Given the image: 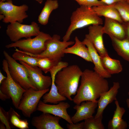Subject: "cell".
Masks as SVG:
<instances>
[{"label": "cell", "instance_id": "obj_1", "mask_svg": "<svg viewBox=\"0 0 129 129\" xmlns=\"http://www.w3.org/2000/svg\"><path fill=\"white\" fill-rule=\"evenodd\" d=\"M81 78L80 85L72 101L76 104L80 105L86 101L97 102V99L101 95L109 90L107 80L94 70H85Z\"/></svg>", "mask_w": 129, "mask_h": 129}, {"label": "cell", "instance_id": "obj_2", "mask_svg": "<svg viewBox=\"0 0 129 129\" xmlns=\"http://www.w3.org/2000/svg\"><path fill=\"white\" fill-rule=\"evenodd\" d=\"M82 72L76 64L68 66L58 71L55 82L59 93L73 101L71 96L76 94Z\"/></svg>", "mask_w": 129, "mask_h": 129}, {"label": "cell", "instance_id": "obj_3", "mask_svg": "<svg viewBox=\"0 0 129 129\" xmlns=\"http://www.w3.org/2000/svg\"><path fill=\"white\" fill-rule=\"evenodd\" d=\"M102 19L95 12L92 7L80 6L72 13L70 23L63 38V41H68L75 30L92 25L103 24Z\"/></svg>", "mask_w": 129, "mask_h": 129}, {"label": "cell", "instance_id": "obj_4", "mask_svg": "<svg viewBox=\"0 0 129 129\" xmlns=\"http://www.w3.org/2000/svg\"><path fill=\"white\" fill-rule=\"evenodd\" d=\"M60 36L57 34L54 35L52 38L47 40L45 43V49L41 53L34 54L22 50L24 53L32 57L37 58L46 57L59 62L61 61L64 56L63 50L70 45L74 44L73 41L66 42L60 41Z\"/></svg>", "mask_w": 129, "mask_h": 129}, {"label": "cell", "instance_id": "obj_5", "mask_svg": "<svg viewBox=\"0 0 129 129\" xmlns=\"http://www.w3.org/2000/svg\"><path fill=\"white\" fill-rule=\"evenodd\" d=\"M52 37L49 34L40 31L34 38L21 39L6 45L5 47L7 48L18 47L20 50L26 52L34 54H39L45 50L46 41Z\"/></svg>", "mask_w": 129, "mask_h": 129}, {"label": "cell", "instance_id": "obj_6", "mask_svg": "<svg viewBox=\"0 0 129 129\" xmlns=\"http://www.w3.org/2000/svg\"><path fill=\"white\" fill-rule=\"evenodd\" d=\"M2 69L5 72L6 78L0 84V90L11 98L13 105L17 109L22 95L26 90L15 81L11 76L8 62L5 59L2 61Z\"/></svg>", "mask_w": 129, "mask_h": 129}, {"label": "cell", "instance_id": "obj_7", "mask_svg": "<svg viewBox=\"0 0 129 129\" xmlns=\"http://www.w3.org/2000/svg\"><path fill=\"white\" fill-rule=\"evenodd\" d=\"M0 1V14L3 15V22L6 23L18 22L22 23L23 20L28 17L26 12L29 8L25 4L20 6L13 4L12 0Z\"/></svg>", "mask_w": 129, "mask_h": 129}, {"label": "cell", "instance_id": "obj_8", "mask_svg": "<svg viewBox=\"0 0 129 129\" xmlns=\"http://www.w3.org/2000/svg\"><path fill=\"white\" fill-rule=\"evenodd\" d=\"M3 53L8 62L10 74L13 80L26 90L32 88L37 90L30 81L26 67L17 62L6 51H4Z\"/></svg>", "mask_w": 129, "mask_h": 129}, {"label": "cell", "instance_id": "obj_9", "mask_svg": "<svg viewBox=\"0 0 129 129\" xmlns=\"http://www.w3.org/2000/svg\"><path fill=\"white\" fill-rule=\"evenodd\" d=\"M40 30L38 25L35 22H32L30 25L16 22L7 25L6 32L10 40L14 42L22 38H27L36 36L40 32Z\"/></svg>", "mask_w": 129, "mask_h": 129}, {"label": "cell", "instance_id": "obj_10", "mask_svg": "<svg viewBox=\"0 0 129 129\" xmlns=\"http://www.w3.org/2000/svg\"><path fill=\"white\" fill-rule=\"evenodd\" d=\"M49 90H36L32 88L26 89L23 93L18 108L25 117L29 118L36 111L41 97Z\"/></svg>", "mask_w": 129, "mask_h": 129}, {"label": "cell", "instance_id": "obj_11", "mask_svg": "<svg viewBox=\"0 0 129 129\" xmlns=\"http://www.w3.org/2000/svg\"><path fill=\"white\" fill-rule=\"evenodd\" d=\"M20 62L27 69L29 79L32 85L37 90L47 89L51 86L52 79L51 76L44 75L43 71L38 67L32 66L22 61Z\"/></svg>", "mask_w": 129, "mask_h": 129}, {"label": "cell", "instance_id": "obj_12", "mask_svg": "<svg viewBox=\"0 0 129 129\" xmlns=\"http://www.w3.org/2000/svg\"><path fill=\"white\" fill-rule=\"evenodd\" d=\"M70 106L67 102L63 101L56 105H51L40 101L37 110L43 113H47L59 116L65 120L69 123L72 124L71 117L68 114L67 109Z\"/></svg>", "mask_w": 129, "mask_h": 129}, {"label": "cell", "instance_id": "obj_13", "mask_svg": "<svg viewBox=\"0 0 129 129\" xmlns=\"http://www.w3.org/2000/svg\"><path fill=\"white\" fill-rule=\"evenodd\" d=\"M47 113H43L38 116L33 117L32 125L37 129H64L59 124L61 118Z\"/></svg>", "mask_w": 129, "mask_h": 129}, {"label": "cell", "instance_id": "obj_14", "mask_svg": "<svg viewBox=\"0 0 129 129\" xmlns=\"http://www.w3.org/2000/svg\"><path fill=\"white\" fill-rule=\"evenodd\" d=\"M88 29V33L86 35L92 42L100 56L108 55L104 44L103 26L100 25H91Z\"/></svg>", "mask_w": 129, "mask_h": 129}, {"label": "cell", "instance_id": "obj_15", "mask_svg": "<svg viewBox=\"0 0 129 129\" xmlns=\"http://www.w3.org/2000/svg\"><path fill=\"white\" fill-rule=\"evenodd\" d=\"M97 107V102L91 101H84L80 105L76 104L73 107L76 112L71 117L72 122L73 123H77L92 117Z\"/></svg>", "mask_w": 129, "mask_h": 129}, {"label": "cell", "instance_id": "obj_16", "mask_svg": "<svg viewBox=\"0 0 129 129\" xmlns=\"http://www.w3.org/2000/svg\"><path fill=\"white\" fill-rule=\"evenodd\" d=\"M120 87L118 82H114L113 86L110 89L101 95L97 100L98 108L97 113L94 116L95 118L102 117L104 111L108 105L113 101L117 100L116 96Z\"/></svg>", "mask_w": 129, "mask_h": 129}, {"label": "cell", "instance_id": "obj_17", "mask_svg": "<svg viewBox=\"0 0 129 129\" xmlns=\"http://www.w3.org/2000/svg\"><path fill=\"white\" fill-rule=\"evenodd\" d=\"M82 42L88 49L92 63L94 65V70L104 78L111 77V75L108 72L102 65L100 56L92 42L86 35Z\"/></svg>", "mask_w": 129, "mask_h": 129}, {"label": "cell", "instance_id": "obj_18", "mask_svg": "<svg viewBox=\"0 0 129 129\" xmlns=\"http://www.w3.org/2000/svg\"><path fill=\"white\" fill-rule=\"evenodd\" d=\"M103 28L104 34H107L110 37H113L120 40H123L126 38L122 23L116 20L105 18Z\"/></svg>", "mask_w": 129, "mask_h": 129}, {"label": "cell", "instance_id": "obj_19", "mask_svg": "<svg viewBox=\"0 0 129 129\" xmlns=\"http://www.w3.org/2000/svg\"><path fill=\"white\" fill-rule=\"evenodd\" d=\"M58 71L57 69L54 68L50 72L52 79V83L49 92L45 93L43 96V101L45 103L57 104L60 102L66 100V97L59 93L55 83L56 75Z\"/></svg>", "mask_w": 129, "mask_h": 129}, {"label": "cell", "instance_id": "obj_20", "mask_svg": "<svg viewBox=\"0 0 129 129\" xmlns=\"http://www.w3.org/2000/svg\"><path fill=\"white\" fill-rule=\"evenodd\" d=\"M116 109L114 111L112 118L109 121L108 124V129H126L128 124L126 122L122 119V117L126 110L125 109L120 107L117 100L115 101Z\"/></svg>", "mask_w": 129, "mask_h": 129}, {"label": "cell", "instance_id": "obj_21", "mask_svg": "<svg viewBox=\"0 0 129 129\" xmlns=\"http://www.w3.org/2000/svg\"><path fill=\"white\" fill-rule=\"evenodd\" d=\"M75 43L73 45L64 49V54H71L77 55L85 60L92 63L88 49L86 45L81 41L77 36L75 38Z\"/></svg>", "mask_w": 129, "mask_h": 129}, {"label": "cell", "instance_id": "obj_22", "mask_svg": "<svg viewBox=\"0 0 129 129\" xmlns=\"http://www.w3.org/2000/svg\"><path fill=\"white\" fill-rule=\"evenodd\" d=\"M114 4L94 6L92 8L99 16L113 19L122 23L123 22L119 12L114 6Z\"/></svg>", "mask_w": 129, "mask_h": 129}, {"label": "cell", "instance_id": "obj_23", "mask_svg": "<svg viewBox=\"0 0 129 129\" xmlns=\"http://www.w3.org/2000/svg\"><path fill=\"white\" fill-rule=\"evenodd\" d=\"M113 47L117 54L129 62V40L127 38L120 40L113 37H110Z\"/></svg>", "mask_w": 129, "mask_h": 129}, {"label": "cell", "instance_id": "obj_24", "mask_svg": "<svg viewBox=\"0 0 129 129\" xmlns=\"http://www.w3.org/2000/svg\"><path fill=\"white\" fill-rule=\"evenodd\" d=\"M59 6L57 0H47L38 16V22L42 25H47L48 22L49 17L51 12L57 9Z\"/></svg>", "mask_w": 129, "mask_h": 129}, {"label": "cell", "instance_id": "obj_25", "mask_svg": "<svg viewBox=\"0 0 129 129\" xmlns=\"http://www.w3.org/2000/svg\"><path fill=\"white\" fill-rule=\"evenodd\" d=\"M100 57L103 67L110 74H118L122 71V66L119 60L112 58L109 55Z\"/></svg>", "mask_w": 129, "mask_h": 129}, {"label": "cell", "instance_id": "obj_26", "mask_svg": "<svg viewBox=\"0 0 129 129\" xmlns=\"http://www.w3.org/2000/svg\"><path fill=\"white\" fill-rule=\"evenodd\" d=\"M10 124L20 129L29 128L28 123L27 119H21L20 116L13 108H11L8 112Z\"/></svg>", "mask_w": 129, "mask_h": 129}, {"label": "cell", "instance_id": "obj_27", "mask_svg": "<svg viewBox=\"0 0 129 129\" xmlns=\"http://www.w3.org/2000/svg\"><path fill=\"white\" fill-rule=\"evenodd\" d=\"M12 57L16 60L24 62L32 66H37L38 58L32 57L23 52L21 50L15 48Z\"/></svg>", "mask_w": 129, "mask_h": 129}, {"label": "cell", "instance_id": "obj_28", "mask_svg": "<svg viewBox=\"0 0 129 129\" xmlns=\"http://www.w3.org/2000/svg\"><path fill=\"white\" fill-rule=\"evenodd\" d=\"M59 62L48 58H38L37 66L44 73H47Z\"/></svg>", "mask_w": 129, "mask_h": 129}, {"label": "cell", "instance_id": "obj_29", "mask_svg": "<svg viewBox=\"0 0 129 129\" xmlns=\"http://www.w3.org/2000/svg\"><path fill=\"white\" fill-rule=\"evenodd\" d=\"M123 22H129V3L127 0H123L114 4Z\"/></svg>", "mask_w": 129, "mask_h": 129}, {"label": "cell", "instance_id": "obj_30", "mask_svg": "<svg viewBox=\"0 0 129 129\" xmlns=\"http://www.w3.org/2000/svg\"><path fill=\"white\" fill-rule=\"evenodd\" d=\"M102 117L95 118L93 116L84 120L83 129H104L102 122Z\"/></svg>", "mask_w": 129, "mask_h": 129}, {"label": "cell", "instance_id": "obj_31", "mask_svg": "<svg viewBox=\"0 0 129 129\" xmlns=\"http://www.w3.org/2000/svg\"><path fill=\"white\" fill-rule=\"evenodd\" d=\"M80 6L90 7L106 5L99 0H74Z\"/></svg>", "mask_w": 129, "mask_h": 129}, {"label": "cell", "instance_id": "obj_32", "mask_svg": "<svg viewBox=\"0 0 129 129\" xmlns=\"http://www.w3.org/2000/svg\"><path fill=\"white\" fill-rule=\"evenodd\" d=\"M0 120L5 126L6 129H11L9 121L8 112L5 111L2 107H0Z\"/></svg>", "mask_w": 129, "mask_h": 129}, {"label": "cell", "instance_id": "obj_33", "mask_svg": "<svg viewBox=\"0 0 129 129\" xmlns=\"http://www.w3.org/2000/svg\"><path fill=\"white\" fill-rule=\"evenodd\" d=\"M84 122L80 123L67 124L66 126L68 129H83Z\"/></svg>", "mask_w": 129, "mask_h": 129}, {"label": "cell", "instance_id": "obj_34", "mask_svg": "<svg viewBox=\"0 0 129 129\" xmlns=\"http://www.w3.org/2000/svg\"><path fill=\"white\" fill-rule=\"evenodd\" d=\"M122 24L125 31L126 38L129 40V22H123Z\"/></svg>", "mask_w": 129, "mask_h": 129}, {"label": "cell", "instance_id": "obj_35", "mask_svg": "<svg viewBox=\"0 0 129 129\" xmlns=\"http://www.w3.org/2000/svg\"><path fill=\"white\" fill-rule=\"evenodd\" d=\"M106 5H110L123 0H99Z\"/></svg>", "mask_w": 129, "mask_h": 129}, {"label": "cell", "instance_id": "obj_36", "mask_svg": "<svg viewBox=\"0 0 129 129\" xmlns=\"http://www.w3.org/2000/svg\"><path fill=\"white\" fill-rule=\"evenodd\" d=\"M0 99L4 101L8 99H10V98L8 96L3 93L0 90Z\"/></svg>", "mask_w": 129, "mask_h": 129}, {"label": "cell", "instance_id": "obj_37", "mask_svg": "<svg viewBox=\"0 0 129 129\" xmlns=\"http://www.w3.org/2000/svg\"><path fill=\"white\" fill-rule=\"evenodd\" d=\"M6 78V77L2 73L1 70L0 71V84L2 81Z\"/></svg>", "mask_w": 129, "mask_h": 129}, {"label": "cell", "instance_id": "obj_38", "mask_svg": "<svg viewBox=\"0 0 129 129\" xmlns=\"http://www.w3.org/2000/svg\"><path fill=\"white\" fill-rule=\"evenodd\" d=\"M6 127L5 124L0 122V129H5Z\"/></svg>", "mask_w": 129, "mask_h": 129}, {"label": "cell", "instance_id": "obj_39", "mask_svg": "<svg viewBox=\"0 0 129 129\" xmlns=\"http://www.w3.org/2000/svg\"><path fill=\"white\" fill-rule=\"evenodd\" d=\"M6 0H0V1L4 2ZM37 2L41 4L43 1V0H35Z\"/></svg>", "mask_w": 129, "mask_h": 129}, {"label": "cell", "instance_id": "obj_40", "mask_svg": "<svg viewBox=\"0 0 129 129\" xmlns=\"http://www.w3.org/2000/svg\"><path fill=\"white\" fill-rule=\"evenodd\" d=\"M128 95L129 96V91L128 92ZM126 102L128 108L129 109V98H127L126 100Z\"/></svg>", "mask_w": 129, "mask_h": 129}, {"label": "cell", "instance_id": "obj_41", "mask_svg": "<svg viewBox=\"0 0 129 129\" xmlns=\"http://www.w3.org/2000/svg\"><path fill=\"white\" fill-rule=\"evenodd\" d=\"M127 1L129 3V0H127Z\"/></svg>", "mask_w": 129, "mask_h": 129}, {"label": "cell", "instance_id": "obj_42", "mask_svg": "<svg viewBox=\"0 0 129 129\" xmlns=\"http://www.w3.org/2000/svg\"><path fill=\"white\" fill-rule=\"evenodd\" d=\"M128 126H129V123H128Z\"/></svg>", "mask_w": 129, "mask_h": 129}, {"label": "cell", "instance_id": "obj_43", "mask_svg": "<svg viewBox=\"0 0 129 129\" xmlns=\"http://www.w3.org/2000/svg\"></svg>", "mask_w": 129, "mask_h": 129}]
</instances>
